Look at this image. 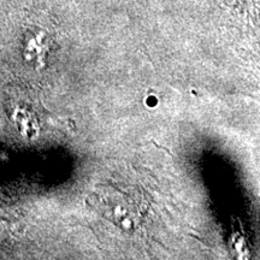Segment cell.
<instances>
[{
  "instance_id": "6da1fadb",
  "label": "cell",
  "mask_w": 260,
  "mask_h": 260,
  "mask_svg": "<svg viewBox=\"0 0 260 260\" xmlns=\"http://www.w3.org/2000/svg\"><path fill=\"white\" fill-rule=\"evenodd\" d=\"M98 206L104 218L123 232L133 233L141 224V211L136 201L115 187H103L98 198Z\"/></svg>"
}]
</instances>
